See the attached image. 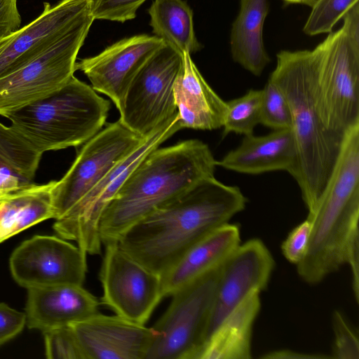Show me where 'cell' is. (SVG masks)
<instances>
[{
    "mask_svg": "<svg viewBox=\"0 0 359 359\" xmlns=\"http://www.w3.org/2000/svg\"><path fill=\"white\" fill-rule=\"evenodd\" d=\"M181 129L177 113L114 166L63 217L56 219L53 226L55 233L65 240L76 241L87 255H100L102 245L100 222L107 206L137 165Z\"/></svg>",
    "mask_w": 359,
    "mask_h": 359,
    "instance_id": "8",
    "label": "cell"
},
{
    "mask_svg": "<svg viewBox=\"0 0 359 359\" xmlns=\"http://www.w3.org/2000/svg\"><path fill=\"white\" fill-rule=\"evenodd\" d=\"M220 266L171 295L167 310L152 327L155 337L146 359H196L206 339Z\"/></svg>",
    "mask_w": 359,
    "mask_h": 359,
    "instance_id": "7",
    "label": "cell"
},
{
    "mask_svg": "<svg viewBox=\"0 0 359 359\" xmlns=\"http://www.w3.org/2000/svg\"><path fill=\"white\" fill-rule=\"evenodd\" d=\"M318 48L317 102L325 126L344 135L359 124V2Z\"/></svg>",
    "mask_w": 359,
    "mask_h": 359,
    "instance_id": "6",
    "label": "cell"
},
{
    "mask_svg": "<svg viewBox=\"0 0 359 359\" xmlns=\"http://www.w3.org/2000/svg\"><path fill=\"white\" fill-rule=\"evenodd\" d=\"M119 121L87 141L74 163L51 190L54 219L63 217L114 166L145 140Z\"/></svg>",
    "mask_w": 359,
    "mask_h": 359,
    "instance_id": "11",
    "label": "cell"
},
{
    "mask_svg": "<svg viewBox=\"0 0 359 359\" xmlns=\"http://www.w3.org/2000/svg\"><path fill=\"white\" fill-rule=\"evenodd\" d=\"M54 183L34 184L0 200V243L43 220L54 219Z\"/></svg>",
    "mask_w": 359,
    "mask_h": 359,
    "instance_id": "24",
    "label": "cell"
},
{
    "mask_svg": "<svg viewBox=\"0 0 359 359\" xmlns=\"http://www.w3.org/2000/svg\"><path fill=\"white\" fill-rule=\"evenodd\" d=\"M269 11V0H240L239 11L230 31L232 59L256 76L262 74L271 61L263 39Z\"/></svg>",
    "mask_w": 359,
    "mask_h": 359,
    "instance_id": "23",
    "label": "cell"
},
{
    "mask_svg": "<svg viewBox=\"0 0 359 359\" xmlns=\"http://www.w3.org/2000/svg\"><path fill=\"white\" fill-rule=\"evenodd\" d=\"M48 359H86L77 339L69 325L43 332Z\"/></svg>",
    "mask_w": 359,
    "mask_h": 359,
    "instance_id": "30",
    "label": "cell"
},
{
    "mask_svg": "<svg viewBox=\"0 0 359 359\" xmlns=\"http://www.w3.org/2000/svg\"><path fill=\"white\" fill-rule=\"evenodd\" d=\"M285 4H302L312 7L318 0H282Z\"/></svg>",
    "mask_w": 359,
    "mask_h": 359,
    "instance_id": "38",
    "label": "cell"
},
{
    "mask_svg": "<svg viewBox=\"0 0 359 359\" xmlns=\"http://www.w3.org/2000/svg\"><path fill=\"white\" fill-rule=\"evenodd\" d=\"M183 55L164 45L143 65L124 95L119 121L145 137L177 113L174 85Z\"/></svg>",
    "mask_w": 359,
    "mask_h": 359,
    "instance_id": "10",
    "label": "cell"
},
{
    "mask_svg": "<svg viewBox=\"0 0 359 359\" xmlns=\"http://www.w3.org/2000/svg\"><path fill=\"white\" fill-rule=\"evenodd\" d=\"M87 254L78 245L54 236H34L12 252L9 266L21 287L60 284L82 285L87 272Z\"/></svg>",
    "mask_w": 359,
    "mask_h": 359,
    "instance_id": "13",
    "label": "cell"
},
{
    "mask_svg": "<svg viewBox=\"0 0 359 359\" xmlns=\"http://www.w3.org/2000/svg\"><path fill=\"white\" fill-rule=\"evenodd\" d=\"M42 154L0 122V200L34 184Z\"/></svg>",
    "mask_w": 359,
    "mask_h": 359,
    "instance_id": "25",
    "label": "cell"
},
{
    "mask_svg": "<svg viewBox=\"0 0 359 359\" xmlns=\"http://www.w3.org/2000/svg\"><path fill=\"white\" fill-rule=\"evenodd\" d=\"M26 325V314L0 303V345L17 336Z\"/></svg>",
    "mask_w": 359,
    "mask_h": 359,
    "instance_id": "34",
    "label": "cell"
},
{
    "mask_svg": "<svg viewBox=\"0 0 359 359\" xmlns=\"http://www.w3.org/2000/svg\"><path fill=\"white\" fill-rule=\"evenodd\" d=\"M18 0H0V40L19 29L21 17L18 8Z\"/></svg>",
    "mask_w": 359,
    "mask_h": 359,
    "instance_id": "35",
    "label": "cell"
},
{
    "mask_svg": "<svg viewBox=\"0 0 359 359\" xmlns=\"http://www.w3.org/2000/svg\"><path fill=\"white\" fill-rule=\"evenodd\" d=\"M217 161L209 147L188 140L154 149L133 170L104 210L102 245L118 242L132 226L200 181L214 176Z\"/></svg>",
    "mask_w": 359,
    "mask_h": 359,
    "instance_id": "3",
    "label": "cell"
},
{
    "mask_svg": "<svg viewBox=\"0 0 359 359\" xmlns=\"http://www.w3.org/2000/svg\"><path fill=\"white\" fill-rule=\"evenodd\" d=\"M69 326L86 359H146L155 337L152 327L116 314L97 313Z\"/></svg>",
    "mask_w": 359,
    "mask_h": 359,
    "instance_id": "17",
    "label": "cell"
},
{
    "mask_svg": "<svg viewBox=\"0 0 359 359\" xmlns=\"http://www.w3.org/2000/svg\"><path fill=\"white\" fill-rule=\"evenodd\" d=\"M93 21L81 23L27 64L0 77L1 116L49 95L74 76L77 55Z\"/></svg>",
    "mask_w": 359,
    "mask_h": 359,
    "instance_id": "9",
    "label": "cell"
},
{
    "mask_svg": "<svg viewBox=\"0 0 359 359\" xmlns=\"http://www.w3.org/2000/svg\"><path fill=\"white\" fill-rule=\"evenodd\" d=\"M93 0L43 2L33 21L0 40V77L19 69L86 20L93 19ZM94 20V19H93Z\"/></svg>",
    "mask_w": 359,
    "mask_h": 359,
    "instance_id": "14",
    "label": "cell"
},
{
    "mask_svg": "<svg viewBox=\"0 0 359 359\" xmlns=\"http://www.w3.org/2000/svg\"><path fill=\"white\" fill-rule=\"evenodd\" d=\"M307 218L311 221L310 240L297 269L304 281L316 284L345 264L349 240L358 231V126L345 133L330 178L315 211Z\"/></svg>",
    "mask_w": 359,
    "mask_h": 359,
    "instance_id": "4",
    "label": "cell"
},
{
    "mask_svg": "<svg viewBox=\"0 0 359 359\" xmlns=\"http://www.w3.org/2000/svg\"><path fill=\"white\" fill-rule=\"evenodd\" d=\"M147 0H93L92 15L95 20L119 22L134 19L137 9Z\"/></svg>",
    "mask_w": 359,
    "mask_h": 359,
    "instance_id": "32",
    "label": "cell"
},
{
    "mask_svg": "<svg viewBox=\"0 0 359 359\" xmlns=\"http://www.w3.org/2000/svg\"><path fill=\"white\" fill-rule=\"evenodd\" d=\"M350 266L352 287L356 302L359 297V233H355L349 240L345 254V264Z\"/></svg>",
    "mask_w": 359,
    "mask_h": 359,
    "instance_id": "36",
    "label": "cell"
},
{
    "mask_svg": "<svg viewBox=\"0 0 359 359\" xmlns=\"http://www.w3.org/2000/svg\"><path fill=\"white\" fill-rule=\"evenodd\" d=\"M154 36L180 54L202 48L194 27L193 11L184 0H154L149 9Z\"/></svg>",
    "mask_w": 359,
    "mask_h": 359,
    "instance_id": "26",
    "label": "cell"
},
{
    "mask_svg": "<svg viewBox=\"0 0 359 359\" xmlns=\"http://www.w3.org/2000/svg\"><path fill=\"white\" fill-rule=\"evenodd\" d=\"M311 231V221L306 218L294 228L281 245L282 252L290 263L298 264L304 257Z\"/></svg>",
    "mask_w": 359,
    "mask_h": 359,
    "instance_id": "33",
    "label": "cell"
},
{
    "mask_svg": "<svg viewBox=\"0 0 359 359\" xmlns=\"http://www.w3.org/2000/svg\"><path fill=\"white\" fill-rule=\"evenodd\" d=\"M318 48L282 50L269 79L283 92L291 112L297 152L294 178L311 215L316 210L338 159L344 135L329 130L318 107Z\"/></svg>",
    "mask_w": 359,
    "mask_h": 359,
    "instance_id": "2",
    "label": "cell"
},
{
    "mask_svg": "<svg viewBox=\"0 0 359 359\" xmlns=\"http://www.w3.org/2000/svg\"><path fill=\"white\" fill-rule=\"evenodd\" d=\"M104 245L99 273L101 304L119 316L144 325L164 297L160 276L126 252L118 242Z\"/></svg>",
    "mask_w": 359,
    "mask_h": 359,
    "instance_id": "12",
    "label": "cell"
},
{
    "mask_svg": "<svg viewBox=\"0 0 359 359\" xmlns=\"http://www.w3.org/2000/svg\"><path fill=\"white\" fill-rule=\"evenodd\" d=\"M246 203L238 187L209 177L138 221L118 243L161 276L195 243L243 211Z\"/></svg>",
    "mask_w": 359,
    "mask_h": 359,
    "instance_id": "1",
    "label": "cell"
},
{
    "mask_svg": "<svg viewBox=\"0 0 359 359\" xmlns=\"http://www.w3.org/2000/svg\"><path fill=\"white\" fill-rule=\"evenodd\" d=\"M274 266L271 252L259 238L239 245L230 254L220 266L205 341L251 292L266 288Z\"/></svg>",
    "mask_w": 359,
    "mask_h": 359,
    "instance_id": "15",
    "label": "cell"
},
{
    "mask_svg": "<svg viewBox=\"0 0 359 359\" xmlns=\"http://www.w3.org/2000/svg\"><path fill=\"white\" fill-rule=\"evenodd\" d=\"M100 302L81 285L60 284L27 289L26 324L46 332L99 313Z\"/></svg>",
    "mask_w": 359,
    "mask_h": 359,
    "instance_id": "18",
    "label": "cell"
},
{
    "mask_svg": "<svg viewBox=\"0 0 359 359\" xmlns=\"http://www.w3.org/2000/svg\"><path fill=\"white\" fill-rule=\"evenodd\" d=\"M259 124L273 130L291 128L288 102L280 89L269 79L262 89Z\"/></svg>",
    "mask_w": 359,
    "mask_h": 359,
    "instance_id": "29",
    "label": "cell"
},
{
    "mask_svg": "<svg viewBox=\"0 0 359 359\" xmlns=\"http://www.w3.org/2000/svg\"><path fill=\"white\" fill-rule=\"evenodd\" d=\"M240 241L238 225L229 223L201 239L160 276L163 296H171L184 285L222 265Z\"/></svg>",
    "mask_w": 359,
    "mask_h": 359,
    "instance_id": "21",
    "label": "cell"
},
{
    "mask_svg": "<svg viewBox=\"0 0 359 359\" xmlns=\"http://www.w3.org/2000/svg\"><path fill=\"white\" fill-rule=\"evenodd\" d=\"M260 292H251L206 339L196 359H250L252 333L261 306Z\"/></svg>",
    "mask_w": 359,
    "mask_h": 359,
    "instance_id": "22",
    "label": "cell"
},
{
    "mask_svg": "<svg viewBox=\"0 0 359 359\" xmlns=\"http://www.w3.org/2000/svg\"><path fill=\"white\" fill-rule=\"evenodd\" d=\"M173 90L182 128L212 130L222 127L226 102L205 81L189 53L183 54Z\"/></svg>",
    "mask_w": 359,
    "mask_h": 359,
    "instance_id": "20",
    "label": "cell"
},
{
    "mask_svg": "<svg viewBox=\"0 0 359 359\" xmlns=\"http://www.w3.org/2000/svg\"><path fill=\"white\" fill-rule=\"evenodd\" d=\"M334 344L333 358L359 359V342L357 335L338 311L332 314Z\"/></svg>",
    "mask_w": 359,
    "mask_h": 359,
    "instance_id": "31",
    "label": "cell"
},
{
    "mask_svg": "<svg viewBox=\"0 0 359 359\" xmlns=\"http://www.w3.org/2000/svg\"><path fill=\"white\" fill-rule=\"evenodd\" d=\"M110 107L74 76L59 90L3 116L43 154L85 144L102 129Z\"/></svg>",
    "mask_w": 359,
    "mask_h": 359,
    "instance_id": "5",
    "label": "cell"
},
{
    "mask_svg": "<svg viewBox=\"0 0 359 359\" xmlns=\"http://www.w3.org/2000/svg\"><path fill=\"white\" fill-rule=\"evenodd\" d=\"M217 165L248 175L286 171L294 179L297 152L292 133L284 129L262 136L245 135L236 148L217 161Z\"/></svg>",
    "mask_w": 359,
    "mask_h": 359,
    "instance_id": "19",
    "label": "cell"
},
{
    "mask_svg": "<svg viewBox=\"0 0 359 359\" xmlns=\"http://www.w3.org/2000/svg\"><path fill=\"white\" fill-rule=\"evenodd\" d=\"M262 90L251 89L245 95L226 102L222 127L223 136L229 133L253 134L260 122Z\"/></svg>",
    "mask_w": 359,
    "mask_h": 359,
    "instance_id": "27",
    "label": "cell"
},
{
    "mask_svg": "<svg viewBox=\"0 0 359 359\" xmlns=\"http://www.w3.org/2000/svg\"><path fill=\"white\" fill-rule=\"evenodd\" d=\"M266 359H292V358H324L325 355L298 353L291 350H278L268 353L261 357Z\"/></svg>",
    "mask_w": 359,
    "mask_h": 359,
    "instance_id": "37",
    "label": "cell"
},
{
    "mask_svg": "<svg viewBox=\"0 0 359 359\" xmlns=\"http://www.w3.org/2000/svg\"><path fill=\"white\" fill-rule=\"evenodd\" d=\"M164 45L156 36L135 35L113 43L95 56L76 62L75 69L83 72L92 88L109 97L119 111L135 74Z\"/></svg>",
    "mask_w": 359,
    "mask_h": 359,
    "instance_id": "16",
    "label": "cell"
},
{
    "mask_svg": "<svg viewBox=\"0 0 359 359\" xmlns=\"http://www.w3.org/2000/svg\"><path fill=\"white\" fill-rule=\"evenodd\" d=\"M359 0H318L312 7L303 27L308 36L332 32L335 25Z\"/></svg>",
    "mask_w": 359,
    "mask_h": 359,
    "instance_id": "28",
    "label": "cell"
}]
</instances>
